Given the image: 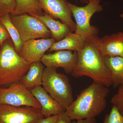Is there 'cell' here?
<instances>
[{"mask_svg": "<svg viewBox=\"0 0 123 123\" xmlns=\"http://www.w3.org/2000/svg\"><path fill=\"white\" fill-rule=\"evenodd\" d=\"M30 90L40 104L42 113L46 118L52 115H59L65 111V109L53 99L41 86H36Z\"/></svg>", "mask_w": 123, "mask_h": 123, "instance_id": "13", "label": "cell"}, {"mask_svg": "<svg viewBox=\"0 0 123 123\" xmlns=\"http://www.w3.org/2000/svg\"><path fill=\"white\" fill-rule=\"evenodd\" d=\"M72 120L65 111L59 115L58 119L55 123H72Z\"/></svg>", "mask_w": 123, "mask_h": 123, "instance_id": "25", "label": "cell"}, {"mask_svg": "<svg viewBox=\"0 0 123 123\" xmlns=\"http://www.w3.org/2000/svg\"><path fill=\"white\" fill-rule=\"evenodd\" d=\"M11 38L6 28L0 22V45H2L7 39Z\"/></svg>", "mask_w": 123, "mask_h": 123, "instance_id": "23", "label": "cell"}, {"mask_svg": "<svg viewBox=\"0 0 123 123\" xmlns=\"http://www.w3.org/2000/svg\"><path fill=\"white\" fill-rule=\"evenodd\" d=\"M100 1V0H90L83 7H79L68 2V7L75 20V33L89 36L98 31L97 27L91 25L90 21L94 14L100 12L103 10Z\"/></svg>", "mask_w": 123, "mask_h": 123, "instance_id": "6", "label": "cell"}, {"mask_svg": "<svg viewBox=\"0 0 123 123\" xmlns=\"http://www.w3.org/2000/svg\"><path fill=\"white\" fill-rule=\"evenodd\" d=\"M56 40L54 38L31 39L23 43L19 55L30 63L41 61L46 51L49 50Z\"/></svg>", "mask_w": 123, "mask_h": 123, "instance_id": "11", "label": "cell"}, {"mask_svg": "<svg viewBox=\"0 0 123 123\" xmlns=\"http://www.w3.org/2000/svg\"><path fill=\"white\" fill-rule=\"evenodd\" d=\"M30 15L34 16L44 23L50 31L51 38H54L56 42L63 39L66 36L72 32L68 25L55 20L45 13L41 16L33 14Z\"/></svg>", "mask_w": 123, "mask_h": 123, "instance_id": "15", "label": "cell"}, {"mask_svg": "<svg viewBox=\"0 0 123 123\" xmlns=\"http://www.w3.org/2000/svg\"><path fill=\"white\" fill-rule=\"evenodd\" d=\"M0 22L6 28L14 45L15 50L18 54L21 50L24 42L18 31L11 22L10 15L6 14L0 17Z\"/></svg>", "mask_w": 123, "mask_h": 123, "instance_id": "19", "label": "cell"}, {"mask_svg": "<svg viewBox=\"0 0 123 123\" xmlns=\"http://www.w3.org/2000/svg\"><path fill=\"white\" fill-rule=\"evenodd\" d=\"M111 102L123 115V86H119L117 93L111 98Z\"/></svg>", "mask_w": 123, "mask_h": 123, "instance_id": "21", "label": "cell"}, {"mask_svg": "<svg viewBox=\"0 0 123 123\" xmlns=\"http://www.w3.org/2000/svg\"><path fill=\"white\" fill-rule=\"evenodd\" d=\"M2 15H3V14H2L1 13H0V17L2 16Z\"/></svg>", "mask_w": 123, "mask_h": 123, "instance_id": "28", "label": "cell"}, {"mask_svg": "<svg viewBox=\"0 0 123 123\" xmlns=\"http://www.w3.org/2000/svg\"><path fill=\"white\" fill-rule=\"evenodd\" d=\"M16 6L15 0H0V13L12 15Z\"/></svg>", "mask_w": 123, "mask_h": 123, "instance_id": "22", "label": "cell"}, {"mask_svg": "<svg viewBox=\"0 0 123 123\" xmlns=\"http://www.w3.org/2000/svg\"><path fill=\"white\" fill-rule=\"evenodd\" d=\"M44 69L41 61L31 63L28 72L20 82L30 90L36 86L42 85Z\"/></svg>", "mask_w": 123, "mask_h": 123, "instance_id": "16", "label": "cell"}, {"mask_svg": "<svg viewBox=\"0 0 123 123\" xmlns=\"http://www.w3.org/2000/svg\"><path fill=\"white\" fill-rule=\"evenodd\" d=\"M99 49L104 57H123V32L107 35L99 38Z\"/></svg>", "mask_w": 123, "mask_h": 123, "instance_id": "12", "label": "cell"}, {"mask_svg": "<svg viewBox=\"0 0 123 123\" xmlns=\"http://www.w3.org/2000/svg\"><path fill=\"white\" fill-rule=\"evenodd\" d=\"M120 17H121V18H123V13H121L120 15Z\"/></svg>", "mask_w": 123, "mask_h": 123, "instance_id": "27", "label": "cell"}, {"mask_svg": "<svg viewBox=\"0 0 123 123\" xmlns=\"http://www.w3.org/2000/svg\"><path fill=\"white\" fill-rule=\"evenodd\" d=\"M44 117L41 109L0 104V123H34Z\"/></svg>", "mask_w": 123, "mask_h": 123, "instance_id": "8", "label": "cell"}, {"mask_svg": "<svg viewBox=\"0 0 123 123\" xmlns=\"http://www.w3.org/2000/svg\"><path fill=\"white\" fill-rule=\"evenodd\" d=\"M98 31L89 36L84 47L77 52L76 64L72 73L76 78L86 76L109 88L112 85L110 71L99 49Z\"/></svg>", "mask_w": 123, "mask_h": 123, "instance_id": "1", "label": "cell"}, {"mask_svg": "<svg viewBox=\"0 0 123 123\" xmlns=\"http://www.w3.org/2000/svg\"><path fill=\"white\" fill-rule=\"evenodd\" d=\"M72 123H97L95 118L78 120L77 121H73Z\"/></svg>", "mask_w": 123, "mask_h": 123, "instance_id": "26", "label": "cell"}, {"mask_svg": "<svg viewBox=\"0 0 123 123\" xmlns=\"http://www.w3.org/2000/svg\"><path fill=\"white\" fill-rule=\"evenodd\" d=\"M57 69L52 67L44 68L42 85L49 94L65 110L74 101L72 89L68 78L57 72Z\"/></svg>", "mask_w": 123, "mask_h": 123, "instance_id": "4", "label": "cell"}, {"mask_svg": "<svg viewBox=\"0 0 123 123\" xmlns=\"http://www.w3.org/2000/svg\"><path fill=\"white\" fill-rule=\"evenodd\" d=\"M0 104L41 108L40 104L31 91L20 82L8 87H0Z\"/></svg>", "mask_w": 123, "mask_h": 123, "instance_id": "7", "label": "cell"}, {"mask_svg": "<svg viewBox=\"0 0 123 123\" xmlns=\"http://www.w3.org/2000/svg\"><path fill=\"white\" fill-rule=\"evenodd\" d=\"M105 61L110 72L112 85L114 88L123 86V57H105Z\"/></svg>", "mask_w": 123, "mask_h": 123, "instance_id": "17", "label": "cell"}, {"mask_svg": "<svg viewBox=\"0 0 123 123\" xmlns=\"http://www.w3.org/2000/svg\"><path fill=\"white\" fill-rule=\"evenodd\" d=\"M11 22L23 42L38 38L51 37L50 31L43 23L28 14L10 15Z\"/></svg>", "mask_w": 123, "mask_h": 123, "instance_id": "5", "label": "cell"}, {"mask_svg": "<svg viewBox=\"0 0 123 123\" xmlns=\"http://www.w3.org/2000/svg\"><path fill=\"white\" fill-rule=\"evenodd\" d=\"M110 91L106 86L93 82L66 108V114L72 120L95 118L106 108Z\"/></svg>", "mask_w": 123, "mask_h": 123, "instance_id": "2", "label": "cell"}, {"mask_svg": "<svg viewBox=\"0 0 123 123\" xmlns=\"http://www.w3.org/2000/svg\"><path fill=\"white\" fill-rule=\"evenodd\" d=\"M88 36L71 32L63 39L54 43L49 51L65 50L78 52L84 47Z\"/></svg>", "mask_w": 123, "mask_h": 123, "instance_id": "14", "label": "cell"}, {"mask_svg": "<svg viewBox=\"0 0 123 123\" xmlns=\"http://www.w3.org/2000/svg\"><path fill=\"white\" fill-rule=\"evenodd\" d=\"M16 6L12 15L28 14L37 15H43V12L38 0H15Z\"/></svg>", "mask_w": 123, "mask_h": 123, "instance_id": "18", "label": "cell"}, {"mask_svg": "<svg viewBox=\"0 0 123 123\" xmlns=\"http://www.w3.org/2000/svg\"><path fill=\"white\" fill-rule=\"evenodd\" d=\"M30 64L17 52L11 38L5 41L0 45V87L20 82Z\"/></svg>", "mask_w": 123, "mask_h": 123, "instance_id": "3", "label": "cell"}, {"mask_svg": "<svg viewBox=\"0 0 123 123\" xmlns=\"http://www.w3.org/2000/svg\"><path fill=\"white\" fill-rule=\"evenodd\" d=\"M77 52L61 50L53 53L44 54L41 59L42 63L46 67L63 68L67 74H71L76 64Z\"/></svg>", "mask_w": 123, "mask_h": 123, "instance_id": "10", "label": "cell"}, {"mask_svg": "<svg viewBox=\"0 0 123 123\" xmlns=\"http://www.w3.org/2000/svg\"><path fill=\"white\" fill-rule=\"evenodd\" d=\"M44 13L55 20L60 19L68 25L72 32L75 31L76 24L72 18V12L67 0H38Z\"/></svg>", "mask_w": 123, "mask_h": 123, "instance_id": "9", "label": "cell"}, {"mask_svg": "<svg viewBox=\"0 0 123 123\" xmlns=\"http://www.w3.org/2000/svg\"><path fill=\"white\" fill-rule=\"evenodd\" d=\"M59 117V115H55L41 119L34 123H55Z\"/></svg>", "mask_w": 123, "mask_h": 123, "instance_id": "24", "label": "cell"}, {"mask_svg": "<svg viewBox=\"0 0 123 123\" xmlns=\"http://www.w3.org/2000/svg\"><path fill=\"white\" fill-rule=\"evenodd\" d=\"M103 123H123V115L116 107L112 105L110 114L105 116Z\"/></svg>", "mask_w": 123, "mask_h": 123, "instance_id": "20", "label": "cell"}]
</instances>
